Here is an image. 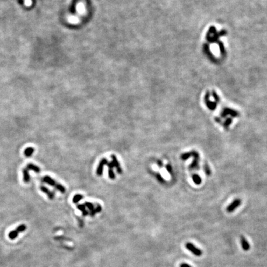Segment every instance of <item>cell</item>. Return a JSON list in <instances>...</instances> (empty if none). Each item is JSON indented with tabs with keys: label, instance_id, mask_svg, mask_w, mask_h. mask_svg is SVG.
I'll return each mask as SVG.
<instances>
[{
	"label": "cell",
	"instance_id": "cell-13",
	"mask_svg": "<svg viewBox=\"0 0 267 267\" xmlns=\"http://www.w3.org/2000/svg\"><path fill=\"white\" fill-rule=\"evenodd\" d=\"M77 207H78L79 210L82 211L83 216H87V215H88V212L86 210V206H85L84 204H80V205H78Z\"/></svg>",
	"mask_w": 267,
	"mask_h": 267
},
{
	"label": "cell",
	"instance_id": "cell-6",
	"mask_svg": "<svg viewBox=\"0 0 267 267\" xmlns=\"http://www.w3.org/2000/svg\"><path fill=\"white\" fill-rule=\"evenodd\" d=\"M241 204V200H239V199H237V200H234V202H233V203H232L229 206H228V207H227V212H232L234 211L235 209L237 208V207H239V205Z\"/></svg>",
	"mask_w": 267,
	"mask_h": 267
},
{
	"label": "cell",
	"instance_id": "cell-17",
	"mask_svg": "<svg viewBox=\"0 0 267 267\" xmlns=\"http://www.w3.org/2000/svg\"><path fill=\"white\" fill-rule=\"evenodd\" d=\"M108 176L110 177L111 179H115V174L114 173L113 170V169H108Z\"/></svg>",
	"mask_w": 267,
	"mask_h": 267
},
{
	"label": "cell",
	"instance_id": "cell-11",
	"mask_svg": "<svg viewBox=\"0 0 267 267\" xmlns=\"http://www.w3.org/2000/svg\"><path fill=\"white\" fill-rule=\"evenodd\" d=\"M35 149L33 147H27L26 149L24 150V155L27 157H31L33 154V153L34 152Z\"/></svg>",
	"mask_w": 267,
	"mask_h": 267
},
{
	"label": "cell",
	"instance_id": "cell-1",
	"mask_svg": "<svg viewBox=\"0 0 267 267\" xmlns=\"http://www.w3.org/2000/svg\"><path fill=\"white\" fill-rule=\"evenodd\" d=\"M186 248L188 250H189L191 253L195 255V256H201L202 254V251L200 250V249H199L198 247H196L195 245L191 243V242H187V244H186Z\"/></svg>",
	"mask_w": 267,
	"mask_h": 267
},
{
	"label": "cell",
	"instance_id": "cell-12",
	"mask_svg": "<svg viewBox=\"0 0 267 267\" xmlns=\"http://www.w3.org/2000/svg\"><path fill=\"white\" fill-rule=\"evenodd\" d=\"M18 234H19V233L17 232V231H16V229H14L9 233V234H8V237H9V238L11 239V240H14V239H15L17 238V236H18Z\"/></svg>",
	"mask_w": 267,
	"mask_h": 267
},
{
	"label": "cell",
	"instance_id": "cell-20",
	"mask_svg": "<svg viewBox=\"0 0 267 267\" xmlns=\"http://www.w3.org/2000/svg\"><path fill=\"white\" fill-rule=\"evenodd\" d=\"M157 178L158 180L159 181L161 182H164V180L163 178H162V177L161 176V175L160 174H157Z\"/></svg>",
	"mask_w": 267,
	"mask_h": 267
},
{
	"label": "cell",
	"instance_id": "cell-4",
	"mask_svg": "<svg viewBox=\"0 0 267 267\" xmlns=\"http://www.w3.org/2000/svg\"><path fill=\"white\" fill-rule=\"evenodd\" d=\"M111 158H112L111 162L113 163V165L114 167L116 169V171H117V172H118V173L122 174V173H123V170H122L121 168L120 162H119L118 160H117L116 157L115 155H111Z\"/></svg>",
	"mask_w": 267,
	"mask_h": 267
},
{
	"label": "cell",
	"instance_id": "cell-14",
	"mask_svg": "<svg viewBox=\"0 0 267 267\" xmlns=\"http://www.w3.org/2000/svg\"><path fill=\"white\" fill-rule=\"evenodd\" d=\"M83 199V196L80 194H77L75 196H74L72 199V202L74 203H78L79 201H80Z\"/></svg>",
	"mask_w": 267,
	"mask_h": 267
},
{
	"label": "cell",
	"instance_id": "cell-2",
	"mask_svg": "<svg viewBox=\"0 0 267 267\" xmlns=\"http://www.w3.org/2000/svg\"><path fill=\"white\" fill-rule=\"evenodd\" d=\"M107 163L108 161L107 159L105 158H103L102 160L100 161V162L99 163V166H98L97 167V170H96V174H97L98 176H102L103 174V171L104 166L107 165Z\"/></svg>",
	"mask_w": 267,
	"mask_h": 267
},
{
	"label": "cell",
	"instance_id": "cell-15",
	"mask_svg": "<svg viewBox=\"0 0 267 267\" xmlns=\"http://www.w3.org/2000/svg\"><path fill=\"white\" fill-rule=\"evenodd\" d=\"M26 229H27L26 225L22 224H20V225H19V226H17V228L16 229V231H17V232L19 233L24 232V231H25V230H26Z\"/></svg>",
	"mask_w": 267,
	"mask_h": 267
},
{
	"label": "cell",
	"instance_id": "cell-22",
	"mask_svg": "<svg viewBox=\"0 0 267 267\" xmlns=\"http://www.w3.org/2000/svg\"><path fill=\"white\" fill-rule=\"evenodd\" d=\"M180 267H191V266L187 263H182L180 265Z\"/></svg>",
	"mask_w": 267,
	"mask_h": 267
},
{
	"label": "cell",
	"instance_id": "cell-9",
	"mask_svg": "<svg viewBox=\"0 0 267 267\" xmlns=\"http://www.w3.org/2000/svg\"><path fill=\"white\" fill-rule=\"evenodd\" d=\"M22 174H23V180L25 183H28L30 180V176L29 171L26 168H24L22 170Z\"/></svg>",
	"mask_w": 267,
	"mask_h": 267
},
{
	"label": "cell",
	"instance_id": "cell-18",
	"mask_svg": "<svg viewBox=\"0 0 267 267\" xmlns=\"http://www.w3.org/2000/svg\"><path fill=\"white\" fill-rule=\"evenodd\" d=\"M193 180H194V181L195 182V184H200L201 179H200V177H199V176H197V175H195V176L193 177Z\"/></svg>",
	"mask_w": 267,
	"mask_h": 267
},
{
	"label": "cell",
	"instance_id": "cell-5",
	"mask_svg": "<svg viewBox=\"0 0 267 267\" xmlns=\"http://www.w3.org/2000/svg\"><path fill=\"white\" fill-rule=\"evenodd\" d=\"M40 190H41L43 192H44L45 194L47 195L48 198H49V199H50V200H53V199H54V196H55V194H54L53 192H52V191H50V190L48 189L47 187L41 186V187H40Z\"/></svg>",
	"mask_w": 267,
	"mask_h": 267
},
{
	"label": "cell",
	"instance_id": "cell-3",
	"mask_svg": "<svg viewBox=\"0 0 267 267\" xmlns=\"http://www.w3.org/2000/svg\"><path fill=\"white\" fill-rule=\"evenodd\" d=\"M42 181H43V182H45V183H46V184H48V185H50V186H53V187H54L55 188H56L58 184V183L56 182V181H54V180L52 178H51V177H50L48 176H46L43 177V179H42Z\"/></svg>",
	"mask_w": 267,
	"mask_h": 267
},
{
	"label": "cell",
	"instance_id": "cell-10",
	"mask_svg": "<svg viewBox=\"0 0 267 267\" xmlns=\"http://www.w3.org/2000/svg\"><path fill=\"white\" fill-rule=\"evenodd\" d=\"M77 11H78V15L84 14V12H86V6L83 3H79L77 5Z\"/></svg>",
	"mask_w": 267,
	"mask_h": 267
},
{
	"label": "cell",
	"instance_id": "cell-8",
	"mask_svg": "<svg viewBox=\"0 0 267 267\" xmlns=\"http://www.w3.org/2000/svg\"><path fill=\"white\" fill-rule=\"evenodd\" d=\"M26 168L28 171L29 170H32V171H35V173H40V171H41V170H40V168H39V167L37 166L34 165V164H33V163L28 164V165H27L26 168Z\"/></svg>",
	"mask_w": 267,
	"mask_h": 267
},
{
	"label": "cell",
	"instance_id": "cell-23",
	"mask_svg": "<svg viewBox=\"0 0 267 267\" xmlns=\"http://www.w3.org/2000/svg\"><path fill=\"white\" fill-rule=\"evenodd\" d=\"M157 163H158V165H159V166H160V167H161L162 165H163V164H162V162L160 160H158Z\"/></svg>",
	"mask_w": 267,
	"mask_h": 267
},
{
	"label": "cell",
	"instance_id": "cell-21",
	"mask_svg": "<svg viewBox=\"0 0 267 267\" xmlns=\"http://www.w3.org/2000/svg\"><path fill=\"white\" fill-rule=\"evenodd\" d=\"M166 169H167V170H168V171L170 172V173H171V172H172V168H171V166L170 165H168L166 166Z\"/></svg>",
	"mask_w": 267,
	"mask_h": 267
},
{
	"label": "cell",
	"instance_id": "cell-7",
	"mask_svg": "<svg viewBox=\"0 0 267 267\" xmlns=\"http://www.w3.org/2000/svg\"><path fill=\"white\" fill-rule=\"evenodd\" d=\"M241 244L242 249L245 251H247L250 249V244H249L248 241L246 240L245 238L242 236L241 237Z\"/></svg>",
	"mask_w": 267,
	"mask_h": 267
},
{
	"label": "cell",
	"instance_id": "cell-16",
	"mask_svg": "<svg viewBox=\"0 0 267 267\" xmlns=\"http://www.w3.org/2000/svg\"><path fill=\"white\" fill-rule=\"evenodd\" d=\"M84 205H85V206H86V207H87V208H88V210H89L90 212L93 211V210H94V209H95L94 205H93V204L92 203H90V202H86V203H85Z\"/></svg>",
	"mask_w": 267,
	"mask_h": 267
},
{
	"label": "cell",
	"instance_id": "cell-19",
	"mask_svg": "<svg viewBox=\"0 0 267 267\" xmlns=\"http://www.w3.org/2000/svg\"><path fill=\"white\" fill-rule=\"evenodd\" d=\"M24 4L26 7H30L32 4V0H24Z\"/></svg>",
	"mask_w": 267,
	"mask_h": 267
}]
</instances>
